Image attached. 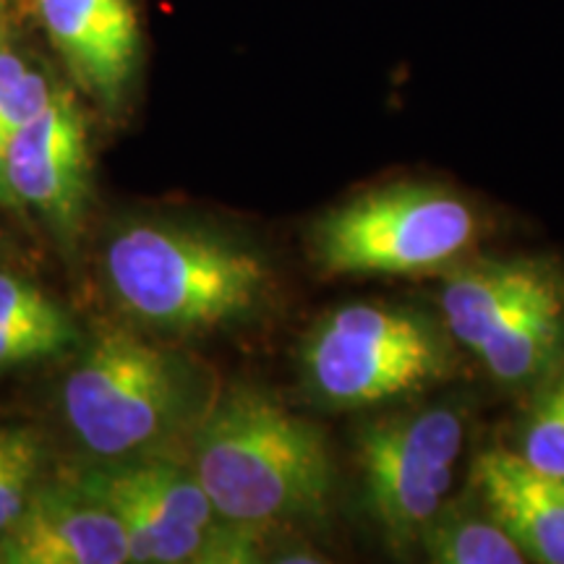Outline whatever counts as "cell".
Listing matches in <instances>:
<instances>
[{
    "label": "cell",
    "instance_id": "13",
    "mask_svg": "<svg viewBox=\"0 0 564 564\" xmlns=\"http://www.w3.org/2000/svg\"><path fill=\"white\" fill-rule=\"evenodd\" d=\"M510 449L533 468L564 478V364L525 394Z\"/></svg>",
    "mask_w": 564,
    "mask_h": 564
},
{
    "label": "cell",
    "instance_id": "4",
    "mask_svg": "<svg viewBox=\"0 0 564 564\" xmlns=\"http://www.w3.org/2000/svg\"><path fill=\"white\" fill-rule=\"evenodd\" d=\"M440 319L507 394L564 364V264L544 253H474L442 274Z\"/></svg>",
    "mask_w": 564,
    "mask_h": 564
},
{
    "label": "cell",
    "instance_id": "8",
    "mask_svg": "<svg viewBox=\"0 0 564 564\" xmlns=\"http://www.w3.org/2000/svg\"><path fill=\"white\" fill-rule=\"evenodd\" d=\"M0 202L37 215L61 243L79 236L91 202L87 118L68 89L11 139L0 165Z\"/></svg>",
    "mask_w": 564,
    "mask_h": 564
},
{
    "label": "cell",
    "instance_id": "2",
    "mask_svg": "<svg viewBox=\"0 0 564 564\" xmlns=\"http://www.w3.org/2000/svg\"><path fill=\"white\" fill-rule=\"evenodd\" d=\"M116 306L160 335H204L251 319L272 291V267L243 238L175 220L121 223L102 253Z\"/></svg>",
    "mask_w": 564,
    "mask_h": 564
},
{
    "label": "cell",
    "instance_id": "16",
    "mask_svg": "<svg viewBox=\"0 0 564 564\" xmlns=\"http://www.w3.org/2000/svg\"><path fill=\"white\" fill-rule=\"evenodd\" d=\"M76 343H79V335L51 333V329L0 327V369L58 356V352L68 350Z\"/></svg>",
    "mask_w": 564,
    "mask_h": 564
},
{
    "label": "cell",
    "instance_id": "6",
    "mask_svg": "<svg viewBox=\"0 0 564 564\" xmlns=\"http://www.w3.org/2000/svg\"><path fill=\"white\" fill-rule=\"evenodd\" d=\"M486 232L489 217L457 188L398 181L329 209L314 223L308 243L327 274L442 278L478 253Z\"/></svg>",
    "mask_w": 564,
    "mask_h": 564
},
{
    "label": "cell",
    "instance_id": "11",
    "mask_svg": "<svg viewBox=\"0 0 564 564\" xmlns=\"http://www.w3.org/2000/svg\"><path fill=\"white\" fill-rule=\"evenodd\" d=\"M470 484L528 562L564 564V478L533 468L510 447L486 449L470 465Z\"/></svg>",
    "mask_w": 564,
    "mask_h": 564
},
{
    "label": "cell",
    "instance_id": "9",
    "mask_svg": "<svg viewBox=\"0 0 564 564\" xmlns=\"http://www.w3.org/2000/svg\"><path fill=\"white\" fill-rule=\"evenodd\" d=\"M6 564H129V535L102 499L74 478L34 486L24 512L0 533Z\"/></svg>",
    "mask_w": 564,
    "mask_h": 564
},
{
    "label": "cell",
    "instance_id": "17",
    "mask_svg": "<svg viewBox=\"0 0 564 564\" xmlns=\"http://www.w3.org/2000/svg\"><path fill=\"white\" fill-rule=\"evenodd\" d=\"M6 6H9V0H0V19H3V13H6Z\"/></svg>",
    "mask_w": 564,
    "mask_h": 564
},
{
    "label": "cell",
    "instance_id": "3",
    "mask_svg": "<svg viewBox=\"0 0 564 564\" xmlns=\"http://www.w3.org/2000/svg\"><path fill=\"white\" fill-rule=\"evenodd\" d=\"M220 394L209 366L131 327H100L61 390L68 432L95 460L173 455Z\"/></svg>",
    "mask_w": 564,
    "mask_h": 564
},
{
    "label": "cell",
    "instance_id": "10",
    "mask_svg": "<svg viewBox=\"0 0 564 564\" xmlns=\"http://www.w3.org/2000/svg\"><path fill=\"white\" fill-rule=\"evenodd\" d=\"M37 11L76 87L102 110H121L141 58L133 0H37Z\"/></svg>",
    "mask_w": 564,
    "mask_h": 564
},
{
    "label": "cell",
    "instance_id": "12",
    "mask_svg": "<svg viewBox=\"0 0 564 564\" xmlns=\"http://www.w3.org/2000/svg\"><path fill=\"white\" fill-rule=\"evenodd\" d=\"M419 549L436 564H523L528 556L468 481L421 533Z\"/></svg>",
    "mask_w": 564,
    "mask_h": 564
},
{
    "label": "cell",
    "instance_id": "18",
    "mask_svg": "<svg viewBox=\"0 0 564 564\" xmlns=\"http://www.w3.org/2000/svg\"><path fill=\"white\" fill-rule=\"evenodd\" d=\"M0 564H6V556H3V541H0Z\"/></svg>",
    "mask_w": 564,
    "mask_h": 564
},
{
    "label": "cell",
    "instance_id": "14",
    "mask_svg": "<svg viewBox=\"0 0 564 564\" xmlns=\"http://www.w3.org/2000/svg\"><path fill=\"white\" fill-rule=\"evenodd\" d=\"M45 442L30 426L0 423V533L17 523L42 481Z\"/></svg>",
    "mask_w": 564,
    "mask_h": 564
},
{
    "label": "cell",
    "instance_id": "1",
    "mask_svg": "<svg viewBox=\"0 0 564 564\" xmlns=\"http://www.w3.org/2000/svg\"><path fill=\"white\" fill-rule=\"evenodd\" d=\"M188 465L232 523L272 533L329 514L335 465L327 440L253 384L220 390L188 440Z\"/></svg>",
    "mask_w": 564,
    "mask_h": 564
},
{
    "label": "cell",
    "instance_id": "5",
    "mask_svg": "<svg viewBox=\"0 0 564 564\" xmlns=\"http://www.w3.org/2000/svg\"><path fill=\"white\" fill-rule=\"evenodd\" d=\"M303 384L333 411L408 403L447 382L460 348L440 316L382 301L333 308L303 337Z\"/></svg>",
    "mask_w": 564,
    "mask_h": 564
},
{
    "label": "cell",
    "instance_id": "15",
    "mask_svg": "<svg viewBox=\"0 0 564 564\" xmlns=\"http://www.w3.org/2000/svg\"><path fill=\"white\" fill-rule=\"evenodd\" d=\"M0 327L79 335L63 306L42 293L34 282L11 272H0Z\"/></svg>",
    "mask_w": 564,
    "mask_h": 564
},
{
    "label": "cell",
    "instance_id": "7",
    "mask_svg": "<svg viewBox=\"0 0 564 564\" xmlns=\"http://www.w3.org/2000/svg\"><path fill=\"white\" fill-rule=\"evenodd\" d=\"M468 444V413L449 403L390 411L361 426L366 499L394 554L415 552L426 525L455 497Z\"/></svg>",
    "mask_w": 564,
    "mask_h": 564
}]
</instances>
